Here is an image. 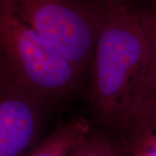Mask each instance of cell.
Returning <instances> with one entry per match:
<instances>
[{
    "label": "cell",
    "instance_id": "52a82bcc",
    "mask_svg": "<svg viewBox=\"0 0 156 156\" xmlns=\"http://www.w3.org/2000/svg\"><path fill=\"white\" fill-rule=\"evenodd\" d=\"M138 8L142 28L156 62V0L148 5L138 6Z\"/></svg>",
    "mask_w": 156,
    "mask_h": 156
},
{
    "label": "cell",
    "instance_id": "6da1fadb",
    "mask_svg": "<svg viewBox=\"0 0 156 156\" xmlns=\"http://www.w3.org/2000/svg\"><path fill=\"white\" fill-rule=\"evenodd\" d=\"M92 118L132 142L156 124V62L131 0H101L89 76Z\"/></svg>",
    "mask_w": 156,
    "mask_h": 156
},
{
    "label": "cell",
    "instance_id": "277c9868",
    "mask_svg": "<svg viewBox=\"0 0 156 156\" xmlns=\"http://www.w3.org/2000/svg\"><path fill=\"white\" fill-rule=\"evenodd\" d=\"M51 107L0 73V156H22Z\"/></svg>",
    "mask_w": 156,
    "mask_h": 156
},
{
    "label": "cell",
    "instance_id": "ba28073f",
    "mask_svg": "<svg viewBox=\"0 0 156 156\" xmlns=\"http://www.w3.org/2000/svg\"><path fill=\"white\" fill-rule=\"evenodd\" d=\"M134 156H156V129L132 145Z\"/></svg>",
    "mask_w": 156,
    "mask_h": 156
},
{
    "label": "cell",
    "instance_id": "8992f818",
    "mask_svg": "<svg viewBox=\"0 0 156 156\" xmlns=\"http://www.w3.org/2000/svg\"><path fill=\"white\" fill-rule=\"evenodd\" d=\"M69 156H121V154L106 135L95 132L91 127L89 133Z\"/></svg>",
    "mask_w": 156,
    "mask_h": 156
},
{
    "label": "cell",
    "instance_id": "7a4b0ae2",
    "mask_svg": "<svg viewBox=\"0 0 156 156\" xmlns=\"http://www.w3.org/2000/svg\"><path fill=\"white\" fill-rule=\"evenodd\" d=\"M0 73L51 108L69 98L85 80L45 43L10 0H0Z\"/></svg>",
    "mask_w": 156,
    "mask_h": 156
},
{
    "label": "cell",
    "instance_id": "5b68a950",
    "mask_svg": "<svg viewBox=\"0 0 156 156\" xmlns=\"http://www.w3.org/2000/svg\"><path fill=\"white\" fill-rule=\"evenodd\" d=\"M92 125L82 115L62 123L27 156H69L89 133Z\"/></svg>",
    "mask_w": 156,
    "mask_h": 156
},
{
    "label": "cell",
    "instance_id": "3957f363",
    "mask_svg": "<svg viewBox=\"0 0 156 156\" xmlns=\"http://www.w3.org/2000/svg\"><path fill=\"white\" fill-rule=\"evenodd\" d=\"M44 39L89 77L101 16V0H10Z\"/></svg>",
    "mask_w": 156,
    "mask_h": 156
}]
</instances>
